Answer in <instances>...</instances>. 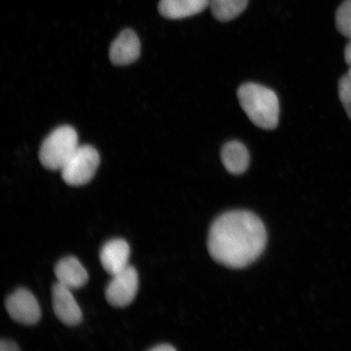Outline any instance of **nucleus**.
I'll return each instance as SVG.
<instances>
[{
  "instance_id": "1",
  "label": "nucleus",
  "mask_w": 351,
  "mask_h": 351,
  "mask_svg": "<svg viewBox=\"0 0 351 351\" xmlns=\"http://www.w3.org/2000/svg\"><path fill=\"white\" fill-rule=\"evenodd\" d=\"M266 243L265 227L256 215L232 210L210 226L208 247L210 256L221 265L241 269L261 256Z\"/></svg>"
},
{
  "instance_id": "2",
  "label": "nucleus",
  "mask_w": 351,
  "mask_h": 351,
  "mask_svg": "<svg viewBox=\"0 0 351 351\" xmlns=\"http://www.w3.org/2000/svg\"><path fill=\"white\" fill-rule=\"evenodd\" d=\"M240 106L258 128L271 130L278 127L280 104L273 90L257 83L247 82L238 90Z\"/></svg>"
},
{
  "instance_id": "3",
  "label": "nucleus",
  "mask_w": 351,
  "mask_h": 351,
  "mask_svg": "<svg viewBox=\"0 0 351 351\" xmlns=\"http://www.w3.org/2000/svg\"><path fill=\"white\" fill-rule=\"evenodd\" d=\"M78 147L76 130L71 126H60L44 140L39 151V160L46 169L60 171Z\"/></svg>"
},
{
  "instance_id": "4",
  "label": "nucleus",
  "mask_w": 351,
  "mask_h": 351,
  "mask_svg": "<svg viewBox=\"0 0 351 351\" xmlns=\"http://www.w3.org/2000/svg\"><path fill=\"white\" fill-rule=\"evenodd\" d=\"M100 163L99 154L91 146H79L60 170L66 184L72 186H84L94 178Z\"/></svg>"
},
{
  "instance_id": "5",
  "label": "nucleus",
  "mask_w": 351,
  "mask_h": 351,
  "mask_svg": "<svg viewBox=\"0 0 351 351\" xmlns=\"http://www.w3.org/2000/svg\"><path fill=\"white\" fill-rule=\"evenodd\" d=\"M139 279L133 266L127 267L121 273L112 276L105 291L110 305L125 307L134 300L138 291Z\"/></svg>"
},
{
  "instance_id": "6",
  "label": "nucleus",
  "mask_w": 351,
  "mask_h": 351,
  "mask_svg": "<svg viewBox=\"0 0 351 351\" xmlns=\"http://www.w3.org/2000/svg\"><path fill=\"white\" fill-rule=\"evenodd\" d=\"M6 309L13 320L26 326H33L41 318L40 306L27 289L20 288L8 296Z\"/></svg>"
},
{
  "instance_id": "7",
  "label": "nucleus",
  "mask_w": 351,
  "mask_h": 351,
  "mask_svg": "<svg viewBox=\"0 0 351 351\" xmlns=\"http://www.w3.org/2000/svg\"><path fill=\"white\" fill-rule=\"evenodd\" d=\"M52 304L57 318L66 326H75L82 322V311L72 289L57 282L52 289Z\"/></svg>"
},
{
  "instance_id": "8",
  "label": "nucleus",
  "mask_w": 351,
  "mask_h": 351,
  "mask_svg": "<svg viewBox=\"0 0 351 351\" xmlns=\"http://www.w3.org/2000/svg\"><path fill=\"white\" fill-rule=\"evenodd\" d=\"M130 245L124 239H112L105 243L99 254L101 265L112 276L130 266Z\"/></svg>"
},
{
  "instance_id": "9",
  "label": "nucleus",
  "mask_w": 351,
  "mask_h": 351,
  "mask_svg": "<svg viewBox=\"0 0 351 351\" xmlns=\"http://www.w3.org/2000/svg\"><path fill=\"white\" fill-rule=\"evenodd\" d=\"M141 43L134 30L126 29L119 34L110 47L109 57L116 65H128L138 59Z\"/></svg>"
},
{
  "instance_id": "10",
  "label": "nucleus",
  "mask_w": 351,
  "mask_h": 351,
  "mask_svg": "<svg viewBox=\"0 0 351 351\" xmlns=\"http://www.w3.org/2000/svg\"><path fill=\"white\" fill-rule=\"evenodd\" d=\"M58 283L70 289L84 287L89 280L87 271L80 261L73 256L62 258L55 267Z\"/></svg>"
},
{
  "instance_id": "11",
  "label": "nucleus",
  "mask_w": 351,
  "mask_h": 351,
  "mask_svg": "<svg viewBox=\"0 0 351 351\" xmlns=\"http://www.w3.org/2000/svg\"><path fill=\"white\" fill-rule=\"evenodd\" d=\"M209 5L210 0H160L158 10L165 19L179 20L199 14Z\"/></svg>"
},
{
  "instance_id": "12",
  "label": "nucleus",
  "mask_w": 351,
  "mask_h": 351,
  "mask_svg": "<svg viewBox=\"0 0 351 351\" xmlns=\"http://www.w3.org/2000/svg\"><path fill=\"white\" fill-rule=\"evenodd\" d=\"M221 158L223 167L231 174H243L250 165V154L243 143L230 141L223 145Z\"/></svg>"
},
{
  "instance_id": "13",
  "label": "nucleus",
  "mask_w": 351,
  "mask_h": 351,
  "mask_svg": "<svg viewBox=\"0 0 351 351\" xmlns=\"http://www.w3.org/2000/svg\"><path fill=\"white\" fill-rule=\"evenodd\" d=\"M249 0H210V10L217 20L227 22L237 19L247 8Z\"/></svg>"
},
{
  "instance_id": "14",
  "label": "nucleus",
  "mask_w": 351,
  "mask_h": 351,
  "mask_svg": "<svg viewBox=\"0 0 351 351\" xmlns=\"http://www.w3.org/2000/svg\"><path fill=\"white\" fill-rule=\"evenodd\" d=\"M337 30L343 36L351 39V0H345L337 8L335 16Z\"/></svg>"
},
{
  "instance_id": "15",
  "label": "nucleus",
  "mask_w": 351,
  "mask_h": 351,
  "mask_svg": "<svg viewBox=\"0 0 351 351\" xmlns=\"http://www.w3.org/2000/svg\"><path fill=\"white\" fill-rule=\"evenodd\" d=\"M339 95L341 102L351 120V67L348 72L340 78Z\"/></svg>"
},
{
  "instance_id": "16",
  "label": "nucleus",
  "mask_w": 351,
  "mask_h": 351,
  "mask_svg": "<svg viewBox=\"0 0 351 351\" xmlns=\"http://www.w3.org/2000/svg\"><path fill=\"white\" fill-rule=\"evenodd\" d=\"M19 350V346L12 341L2 339L1 342H0V350L1 351H16Z\"/></svg>"
},
{
  "instance_id": "17",
  "label": "nucleus",
  "mask_w": 351,
  "mask_h": 351,
  "mask_svg": "<svg viewBox=\"0 0 351 351\" xmlns=\"http://www.w3.org/2000/svg\"><path fill=\"white\" fill-rule=\"evenodd\" d=\"M344 56L346 64H348L350 67H351V39L348 43L346 44L345 47Z\"/></svg>"
},
{
  "instance_id": "18",
  "label": "nucleus",
  "mask_w": 351,
  "mask_h": 351,
  "mask_svg": "<svg viewBox=\"0 0 351 351\" xmlns=\"http://www.w3.org/2000/svg\"><path fill=\"white\" fill-rule=\"evenodd\" d=\"M152 351H174L176 348L172 345L169 344H160L156 346H154L151 349Z\"/></svg>"
}]
</instances>
